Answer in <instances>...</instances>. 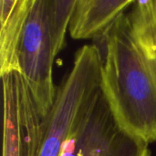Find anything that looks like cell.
<instances>
[{
    "label": "cell",
    "instance_id": "6da1fadb",
    "mask_svg": "<svg viewBox=\"0 0 156 156\" xmlns=\"http://www.w3.org/2000/svg\"><path fill=\"white\" fill-rule=\"evenodd\" d=\"M101 90L118 125L156 143V0H135L99 37Z\"/></svg>",
    "mask_w": 156,
    "mask_h": 156
},
{
    "label": "cell",
    "instance_id": "7a4b0ae2",
    "mask_svg": "<svg viewBox=\"0 0 156 156\" xmlns=\"http://www.w3.org/2000/svg\"><path fill=\"white\" fill-rule=\"evenodd\" d=\"M101 56L95 45H84L74 56L70 70L57 87L53 106L45 121L38 156H59L62 145L99 96Z\"/></svg>",
    "mask_w": 156,
    "mask_h": 156
},
{
    "label": "cell",
    "instance_id": "3957f363",
    "mask_svg": "<svg viewBox=\"0 0 156 156\" xmlns=\"http://www.w3.org/2000/svg\"><path fill=\"white\" fill-rule=\"evenodd\" d=\"M55 58L48 26V0H34L20 44L18 61L43 120L48 117L56 98L57 87L53 80Z\"/></svg>",
    "mask_w": 156,
    "mask_h": 156
},
{
    "label": "cell",
    "instance_id": "277c9868",
    "mask_svg": "<svg viewBox=\"0 0 156 156\" xmlns=\"http://www.w3.org/2000/svg\"><path fill=\"white\" fill-rule=\"evenodd\" d=\"M59 156H152L149 144L124 132L101 92L62 145Z\"/></svg>",
    "mask_w": 156,
    "mask_h": 156
},
{
    "label": "cell",
    "instance_id": "5b68a950",
    "mask_svg": "<svg viewBox=\"0 0 156 156\" xmlns=\"http://www.w3.org/2000/svg\"><path fill=\"white\" fill-rule=\"evenodd\" d=\"M3 84V156H38L45 129L21 72L1 77Z\"/></svg>",
    "mask_w": 156,
    "mask_h": 156
},
{
    "label": "cell",
    "instance_id": "8992f818",
    "mask_svg": "<svg viewBox=\"0 0 156 156\" xmlns=\"http://www.w3.org/2000/svg\"><path fill=\"white\" fill-rule=\"evenodd\" d=\"M34 0H0V75L21 72L18 52Z\"/></svg>",
    "mask_w": 156,
    "mask_h": 156
},
{
    "label": "cell",
    "instance_id": "52a82bcc",
    "mask_svg": "<svg viewBox=\"0 0 156 156\" xmlns=\"http://www.w3.org/2000/svg\"><path fill=\"white\" fill-rule=\"evenodd\" d=\"M135 0H76L69 30L74 39L101 36Z\"/></svg>",
    "mask_w": 156,
    "mask_h": 156
},
{
    "label": "cell",
    "instance_id": "ba28073f",
    "mask_svg": "<svg viewBox=\"0 0 156 156\" xmlns=\"http://www.w3.org/2000/svg\"><path fill=\"white\" fill-rule=\"evenodd\" d=\"M75 4L76 0H48V26L56 56L65 47Z\"/></svg>",
    "mask_w": 156,
    "mask_h": 156
}]
</instances>
